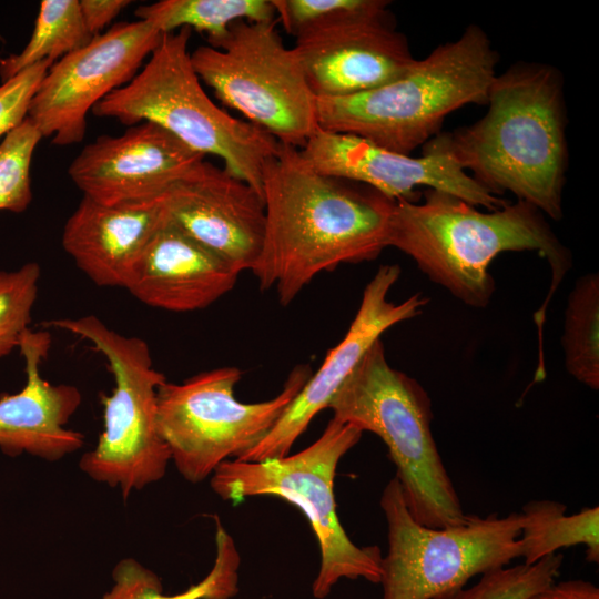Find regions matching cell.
Here are the masks:
<instances>
[{"label": "cell", "mask_w": 599, "mask_h": 599, "mask_svg": "<svg viewBox=\"0 0 599 599\" xmlns=\"http://www.w3.org/2000/svg\"><path fill=\"white\" fill-rule=\"evenodd\" d=\"M240 272L165 219L124 286L154 308L192 312L229 293Z\"/></svg>", "instance_id": "cell-19"}, {"label": "cell", "mask_w": 599, "mask_h": 599, "mask_svg": "<svg viewBox=\"0 0 599 599\" xmlns=\"http://www.w3.org/2000/svg\"><path fill=\"white\" fill-rule=\"evenodd\" d=\"M215 522V558L211 570L197 583L182 592L163 593L160 577L132 557L116 562L112 570L113 586L101 599H232L240 591L241 556L233 537L217 515Z\"/></svg>", "instance_id": "cell-21"}, {"label": "cell", "mask_w": 599, "mask_h": 599, "mask_svg": "<svg viewBox=\"0 0 599 599\" xmlns=\"http://www.w3.org/2000/svg\"><path fill=\"white\" fill-rule=\"evenodd\" d=\"M44 326L90 343L114 378L112 393L101 397L103 430L80 457L81 471L119 489L124 499L161 480L171 455L158 429L156 390L166 378L153 367L146 342L119 334L94 315L51 319Z\"/></svg>", "instance_id": "cell-8"}, {"label": "cell", "mask_w": 599, "mask_h": 599, "mask_svg": "<svg viewBox=\"0 0 599 599\" xmlns=\"http://www.w3.org/2000/svg\"><path fill=\"white\" fill-rule=\"evenodd\" d=\"M567 506L552 500H532L521 509L520 542L525 564H535L559 549L586 547V560L599 562V507L566 515Z\"/></svg>", "instance_id": "cell-22"}, {"label": "cell", "mask_w": 599, "mask_h": 599, "mask_svg": "<svg viewBox=\"0 0 599 599\" xmlns=\"http://www.w3.org/2000/svg\"><path fill=\"white\" fill-rule=\"evenodd\" d=\"M161 37L146 21H123L53 63L28 112L41 136L60 146L80 143L88 113L135 77Z\"/></svg>", "instance_id": "cell-12"}, {"label": "cell", "mask_w": 599, "mask_h": 599, "mask_svg": "<svg viewBox=\"0 0 599 599\" xmlns=\"http://www.w3.org/2000/svg\"><path fill=\"white\" fill-rule=\"evenodd\" d=\"M311 375L309 366H296L276 396L257 403L235 397L237 367L165 380L156 390V424L179 474L197 484L223 461L240 459L268 434Z\"/></svg>", "instance_id": "cell-10"}, {"label": "cell", "mask_w": 599, "mask_h": 599, "mask_svg": "<svg viewBox=\"0 0 599 599\" xmlns=\"http://www.w3.org/2000/svg\"><path fill=\"white\" fill-rule=\"evenodd\" d=\"M191 33L187 27L163 33L135 77L91 112L125 125L158 124L192 150L221 158L229 173L262 195L263 166L280 142L253 123L232 116L209 98L191 62Z\"/></svg>", "instance_id": "cell-6"}, {"label": "cell", "mask_w": 599, "mask_h": 599, "mask_svg": "<svg viewBox=\"0 0 599 599\" xmlns=\"http://www.w3.org/2000/svg\"><path fill=\"white\" fill-rule=\"evenodd\" d=\"M293 50L316 98L352 95L382 87L416 61L389 13L311 30L296 38Z\"/></svg>", "instance_id": "cell-17"}, {"label": "cell", "mask_w": 599, "mask_h": 599, "mask_svg": "<svg viewBox=\"0 0 599 599\" xmlns=\"http://www.w3.org/2000/svg\"><path fill=\"white\" fill-rule=\"evenodd\" d=\"M527 599H599V588L581 579L554 581Z\"/></svg>", "instance_id": "cell-32"}, {"label": "cell", "mask_w": 599, "mask_h": 599, "mask_svg": "<svg viewBox=\"0 0 599 599\" xmlns=\"http://www.w3.org/2000/svg\"><path fill=\"white\" fill-rule=\"evenodd\" d=\"M486 104L479 120L438 133L423 150L450 154L489 193L510 192L561 220L569 159L562 74L550 64L515 63L496 74Z\"/></svg>", "instance_id": "cell-2"}, {"label": "cell", "mask_w": 599, "mask_h": 599, "mask_svg": "<svg viewBox=\"0 0 599 599\" xmlns=\"http://www.w3.org/2000/svg\"><path fill=\"white\" fill-rule=\"evenodd\" d=\"M328 408L334 419L384 441L405 502L418 522L444 528L464 521L466 514L430 429V398L416 379L388 364L380 338L357 363Z\"/></svg>", "instance_id": "cell-5"}, {"label": "cell", "mask_w": 599, "mask_h": 599, "mask_svg": "<svg viewBox=\"0 0 599 599\" xmlns=\"http://www.w3.org/2000/svg\"><path fill=\"white\" fill-rule=\"evenodd\" d=\"M380 508L387 524L382 557L383 599H448L475 576L521 557V515H466L458 525L430 528L410 514L398 480L385 486Z\"/></svg>", "instance_id": "cell-9"}, {"label": "cell", "mask_w": 599, "mask_h": 599, "mask_svg": "<svg viewBox=\"0 0 599 599\" xmlns=\"http://www.w3.org/2000/svg\"><path fill=\"white\" fill-rule=\"evenodd\" d=\"M322 174L364 184L398 201H419L416 187L447 192L488 211L508 202L480 186L448 153L423 150L420 156L397 153L363 138L317 128L301 149Z\"/></svg>", "instance_id": "cell-13"}, {"label": "cell", "mask_w": 599, "mask_h": 599, "mask_svg": "<svg viewBox=\"0 0 599 599\" xmlns=\"http://www.w3.org/2000/svg\"><path fill=\"white\" fill-rule=\"evenodd\" d=\"M92 39L78 0H43L27 45L18 54L1 58V81L39 62L59 60L87 45Z\"/></svg>", "instance_id": "cell-24"}, {"label": "cell", "mask_w": 599, "mask_h": 599, "mask_svg": "<svg viewBox=\"0 0 599 599\" xmlns=\"http://www.w3.org/2000/svg\"><path fill=\"white\" fill-rule=\"evenodd\" d=\"M165 219L237 272L252 271L265 231L263 196L224 167L202 161L164 194Z\"/></svg>", "instance_id": "cell-15"}, {"label": "cell", "mask_w": 599, "mask_h": 599, "mask_svg": "<svg viewBox=\"0 0 599 599\" xmlns=\"http://www.w3.org/2000/svg\"><path fill=\"white\" fill-rule=\"evenodd\" d=\"M135 16L162 34L183 27L204 32L210 45L225 37L236 21L276 19L272 0H162L138 7Z\"/></svg>", "instance_id": "cell-23"}, {"label": "cell", "mask_w": 599, "mask_h": 599, "mask_svg": "<svg viewBox=\"0 0 599 599\" xmlns=\"http://www.w3.org/2000/svg\"><path fill=\"white\" fill-rule=\"evenodd\" d=\"M562 561L564 555L557 552L535 564L505 566L481 575L475 585L448 599H527L555 581Z\"/></svg>", "instance_id": "cell-26"}, {"label": "cell", "mask_w": 599, "mask_h": 599, "mask_svg": "<svg viewBox=\"0 0 599 599\" xmlns=\"http://www.w3.org/2000/svg\"><path fill=\"white\" fill-rule=\"evenodd\" d=\"M423 201H395L388 246L412 257L428 278L468 306L485 308L495 292L489 266L504 252L536 251L547 260L549 292L534 319L538 351L548 304L572 266L569 248L550 227L546 215L517 200L483 212L458 196L426 189Z\"/></svg>", "instance_id": "cell-3"}, {"label": "cell", "mask_w": 599, "mask_h": 599, "mask_svg": "<svg viewBox=\"0 0 599 599\" xmlns=\"http://www.w3.org/2000/svg\"><path fill=\"white\" fill-rule=\"evenodd\" d=\"M397 264L380 265L363 291L358 311L344 338L328 351L268 434L238 460L263 461L290 454L313 418L328 405L368 348L394 325L419 315L428 300L419 293L399 304L387 300L398 281Z\"/></svg>", "instance_id": "cell-14"}, {"label": "cell", "mask_w": 599, "mask_h": 599, "mask_svg": "<svg viewBox=\"0 0 599 599\" xmlns=\"http://www.w3.org/2000/svg\"><path fill=\"white\" fill-rule=\"evenodd\" d=\"M50 346L49 332L28 329L20 341L26 384L18 393L0 396V449L9 456L28 454L58 461L84 444L81 432L67 427L81 405L80 390L52 384L41 375Z\"/></svg>", "instance_id": "cell-18"}, {"label": "cell", "mask_w": 599, "mask_h": 599, "mask_svg": "<svg viewBox=\"0 0 599 599\" xmlns=\"http://www.w3.org/2000/svg\"><path fill=\"white\" fill-rule=\"evenodd\" d=\"M0 60H1V58H0Z\"/></svg>", "instance_id": "cell-33"}, {"label": "cell", "mask_w": 599, "mask_h": 599, "mask_svg": "<svg viewBox=\"0 0 599 599\" xmlns=\"http://www.w3.org/2000/svg\"><path fill=\"white\" fill-rule=\"evenodd\" d=\"M276 19L295 38L341 21L389 13L387 0H272Z\"/></svg>", "instance_id": "cell-28"}, {"label": "cell", "mask_w": 599, "mask_h": 599, "mask_svg": "<svg viewBox=\"0 0 599 599\" xmlns=\"http://www.w3.org/2000/svg\"><path fill=\"white\" fill-rule=\"evenodd\" d=\"M163 197L102 204L83 196L63 227L64 251L94 284L124 287L164 221Z\"/></svg>", "instance_id": "cell-20"}, {"label": "cell", "mask_w": 599, "mask_h": 599, "mask_svg": "<svg viewBox=\"0 0 599 599\" xmlns=\"http://www.w3.org/2000/svg\"><path fill=\"white\" fill-rule=\"evenodd\" d=\"M40 276L41 268L35 262L14 271H0V358L18 348L30 329Z\"/></svg>", "instance_id": "cell-29"}, {"label": "cell", "mask_w": 599, "mask_h": 599, "mask_svg": "<svg viewBox=\"0 0 599 599\" xmlns=\"http://www.w3.org/2000/svg\"><path fill=\"white\" fill-rule=\"evenodd\" d=\"M265 231L252 270L288 305L321 272L376 258L388 247L395 201L372 187L316 171L283 144L264 163Z\"/></svg>", "instance_id": "cell-1"}, {"label": "cell", "mask_w": 599, "mask_h": 599, "mask_svg": "<svg viewBox=\"0 0 599 599\" xmlns=\"http://www.w3.org/2000/svg\"><path fill=\"white\" fill-rule=\"evenodd\" d=\"M498 61L488 34L469 24L392 82L357 94L316 98L317 125L410 154L440 133L454 111L486 104Z\"/></svg>", "instance_id": "cell-4"}, {"label": "cell", "mask_w": 599, "mask_h": 599, "mask_svg": "<svg viewBox=\"0 0 599 599\" xmlns=\"http://www.w3.org/2000/svg\"><path fill=\"white\" fill-rule=\"evenodd\" d=\"M561 345L567 372L592 390L599 389V275L576 280L565 309Z\"/></svg>", "instance_id": "cell-25"}, {"label": "cell", "mask_w": 599, "mask_h": 599, "mask_svg": "<svg viewBox=\"0 0 599 599\" xmlns=\"http://www.w3.org/2000/svg\"><path fill=\"white\" fill-rule=\"evenodd\" d=\"M362 435L356 427L332 418L322 435L296 454L263 461L229 459L210 477L211 489L225 501L271 496L304 514L321 554L312 585L316 599L326 598L341 579L380 581V549L353 542L339 521L334 494L337 466Z\"/></svg>", "instance_id": "cell-7"}, {"label": "cell", "mask_w": 599, "mask_h": 599, "mask_svg": "<svg viewBox=\"0 0 599 599\" xmlns=\"http://www.w3.org/2000/svg\"><path fill=\"white\" fill-rule=\"evenodd\" d=\"M204 158L160 125L141 122L87 144L68 173L83 196L118 204L164 195Z\"/></svg>", "instance_id": "cell-16"}, {"label": "cell", "mask_w": 599, "mask_h": 599, "mask_svg": "<svg viewBox=\"0 0 599 599\" xmlns=\"http://www.w3.org/2000/svg\"><path fill=\"white\" fill-rule=\"evenodd\" d=\"M41 139L27 118L0 142V210L20 213L31 203V161Z\"/></svg>", "instance_id": "cell-27"}, {"label": "cell", "mask_w": 599, "mask_h": 599, "mask_svg": "<svg viewBox=\"0 0 599 599\" xmlns=\"http://www.w3.org/2000/svg\"><path fill=\"white\" fill-rule=\"evenodd\" d=\"M277 22L236 21L213 45L196 48L191 62L224 105L278 142L302 149L318 128L316 97Z\"/></svg>", "instance_id": "cell-11"}, {"label": "cell", "mask_w": 599, "mask_h": 599, "mask_svg": "<svg viewBox=\"0 0 599 599\" xmlns=\"http://www.w3.org/2000/svg\"><path fill=\"white\" fill-rule=\"evenodd\" d=\"M52 64L49 60L39 62L0 84V139L28 118L31 100Z\"/></svg>", "instance_id": "cell-30"}, {"label": "cell", "mask_w": 599, "mask_h": 599, "mask_svg": "<svg viewBox=\"0 0 599 599\" xmlns=\"http://www.w3.org/2000/svg\"><path fill=\"white\" fill-rule=\"evenodd\" d=\"M79 2L84 23L93 38L101 34V31L131 3L128 0H81Z\"/></svg>", "instance_id": "cell-31"}]
</instances>
